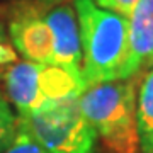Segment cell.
<instances>
[{
    "instance_id": "obj_7",
    "label": "cell",
    "mask_w": 153,
    "mask_h": 153,
    "mask_svg": "<svg viewBox=\"0 0 153 153\" xmlns=\"http://www.w3.org/2000/svg\"><path fill=\"white\" fill-rule=\"evenodd\" d=\"M153 66V0H138L128 16V56L119 78H133Z\"/></svg>"
},
{
    "instance_id": "obj_3",
    "label": "cell",
    "mask_w": 153,
    "mask_h": 153,
    "mask_svg": "<svg viewBox=\"0 0 153 153\" xmlns=\"http://www.w3.org/2000/svg\"><path fill=\"white\" fill-rule=\"evenodd\" d=\"M0 78L7 99L19 116L36 112L51 102L76 99L85 90L80 71L27 60L9 65Z\"/></svg>"
},
{
    "instance_id": "obj_15",
    "label": "cell",
    "mask_w": 153,
    "mask_h": 153,
    "mask_svg": "<svg viewBox=\"0 0 153 153\" xmlns=\"http://www.w3.org/2000/svg\"><path fill=\"white\" fill-rule=\"evenodd\" d=\"M0 97H2V94H0Z\"/></svg>"
},
{
    "instance_id": "obj_14",
    "label": "cell",
    "mask_w": 153,
    "mask_h": 153,
    "mask_svg": "<svg viewBox=\"0 0 153 153\" xmlns=\"http://www.w3.org/2000/svg\"><path fill=\"white\" fill-rule=\"evenodd\" d=\"M0 41H7V36H5V26L0 19Z\"/></svg>"
},
{
    "instance_id": "obj_8",
    "label": "cell",
    "mask_w": 153,
    "mask_h": 153,
    "mask_svg": "<svg viewBox=\"0 0 153 153\" xmlns=\"http://www.w3.org/2000/svg\"><path fill=\"white\" fill-rule=\"evenodd\" d=\"M136 126L141 150L153 153V66L145 73L136 94Z\"/></svg>"
},
{
    "instance_id": "obj_5",
    "label": "cell",
    "mask_w": 153,
    "mask_h": 153,
    "mask_svg": "<svg viewBox=\"0 0 153 153\" xmlns=\"http://www.w3.org/2000/svg\"><path fill=\"white\" fill-rule=\"evenodd\" d=\"M44 10L26 2H14L9 17V36L12 46L24 60L51 65L53 39L43 17Z\"/></svg>"
},
{
    "instance_id": "obj_9",
    "label": "cell",
    "mask_w": 153,
    "mask_h": 153,
    "mask_svg": "<svg viewBox=\"0 0 153 153\" xmlns=\"http://www.w3.org/2000/svg\"><path fill=\"white\" fill-rule=\"evenodd\" d=\"M17 133H19L17 117L14 116L5 99L0 97V153L10 146Z\"/></svg>"
},
{
    "instance_id": "obj_12",
    "label": "cell",
    "mask_w": 153,
    "mask_h": 153,
    "mask_svg": "<svg viewBox=\"0 0 153 153\" xmlns=\"http://www.w3.org/2000/svg\"><path fill=\"white\" fill-rule=\"evenodd\" d=\"M17 61V51L9 41H0V66L14 65Z\"/></svg>"
},
{
    "instance_id": "obj_10",
    "label": "cell",
    "mask_w": 153,
    "mask_h": 153,
    "mask_svg": "<svg viewBox=\"0 0 153 153\" xmlns=\"http://www.w3.org/2000/svg\"><path fill=\"white\" fill-rule=\"evenodd\" d=\"M2 153H48V152L39 146L26 131L19 129V133H17L16 140L12 141V145Z\"/></svg>"
},
{
    "instance_id": "obj_11",
    "label": "cell",
    "mask_w": 153,
    "mask_h": 153,
    "mask_svg": "<svg viewBox=\"0 0 153 153\" xmlns=\"http://www.w3.org/2000/svg\"><path fill=\"white\" fill-rule=\"evenodd\" d=\"M99 7H102L105 10L116 12L123 17H128L131 14L133 7L136 5L138 0H94Z\"/></svg>"
},
{
    "instance_id": "obj_2",
    "label": "cell",
    "mask_w": 153,
    "mask_h": 153,
    "mask_svg": "<svg viewBox=\"0 0 153 153\" xmlns=\"http://www.w3.org/2000/svg\"><path fill=\"white\" fill-rule=\"evenodd\" d=\"M136 88L138 76L119 78L92 85L78 97L82 112L114 153H136L140 148Z\"/></svg>"
},
{
    "instance_id": "obj_1",
    "label": "cell",
    "mask_w": 153,
    "mask_h": 153,
    "mask_svg": "<svg viewBox=\"0 0 153 153\" xmlns=\"http://www.w3.org/2000/svg\"><path fill=\"white\" fill-rule=\"evenodd\" d=\"M82 44L85 87L119 80L128 56V17L99 7L94 0H73Z\"/></svg>"
},
{
    "instance_id": "obj_13",
    "label": "cell",
    "mask_w": 153,
    "mask_h": 153,
    "mask_svg": "<svg viewBox=\"0 0 153 153\" xmlns=\"http://www.w3.org/2000/svg\"><path fill=\"white\" fill-rule=\"evenodd\" d=\"M16 2H26V4H31V5H36L39 9H49V7H55L58 4H65V2H70V0H16Z\"/></svg>"
},
{
    "instance_id": "obj_4",
    "label": "cell",
    "mask_w": 153,
    "mask_h": 153,
    "mask_svg": "<svg viewBox=\"0 0 153 153\" xmlns=\"http://www.w3.org/2000/svg\"><path fill=\"white\" fill-rule=\"evenodd\" d=\"M26 131L48 153H92L97 133L76 99H65L17 117Z\"/></svg>"
},
{
    "instance_id": "obj_6",
    "label": "cell",
    "mask_w": 153,
    "mask_h": 153,
    "mask_svg": "<svg viewBox=\"0 0 153 153\" xmlns=\"http://www.w3.org/2000/svg\"><path fill=\"white\" fill-rule=\"evenodd\" d=\"M43 17L53 39L51 65L82 71V44L75 5L71 2L58 4L46 9Z\"/></svg>"
}]
</instances>
